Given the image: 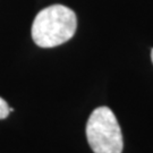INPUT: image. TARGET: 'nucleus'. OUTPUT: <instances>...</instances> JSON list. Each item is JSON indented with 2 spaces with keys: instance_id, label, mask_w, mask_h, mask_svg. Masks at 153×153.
<instances>
[{
  "instance_id": "obj_2",
  "label": "nucleus",
  "mask_w": 153,
  "mask_h": 153,
  "mask_svg": "<svg viewBox=\"0 0 153 153\" xmlns=\"http://www.w3.org/2000/svg\"><path fill=\"white\" fill-rule=\"evenodd\" d=\"M86 138L94 153H121L124 149L120 126L108 107L92 111L86 124Z\"/></svg>"
},
{
  "instance_id": "obj_3",
  "label": "nucleus",
  "mask_w": 153,
  "mask_h": 153,
  "mask_svg": "<svg viewBox=\"0 0 153 153\" xmlns=\"http://www.w3.org/2000/svg\"><path fill=\"white\" fill-rule=\"evenodd\" d=\"M9 107L2 98H0V119H5L9 115Z\"/></svg>"
},
{
  "instance_id": "obj_4",
  "label": "nucleus",
  "mask_w": 153,
  "mask_h": 153,
  "mask_svg": "<svg viewBox=\"0 0 153 153\" xmlns=\"http://www.w3.org/2000/svg\"><path fill=\"white\" fill-rule=\"evenodd\" d=\"M151 59H152V62H153V49H152V52H151Z\"/></svg>"
},
{
  "instance_id": "obj_1",
  "label": "nucleus",
  "mask_w": 153,
  "mask_h": 153,
  "mask_svg": "<svg viewBox=\"0 0 153 153\" xmlns=\"http://www.w3.org/2000/svg\"><path fill=\"white\" fill-rule=\"evenodd\" d=\"M77 17L71 8L52 5L35 16L31 28L34 43L41 48H53L71 40L76 32Z\"/></svg>"
}]
</instances>
